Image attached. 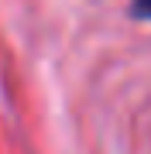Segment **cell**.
<instances>
[{
    "label": "cell",
    "instance_id": "6da1fadb",
    "mask_svg": "<svg viewBox=\"0 0 151 154\" xmlns=\"http://www.w3.org/2000/svg\"><path fill=\"white\" fill-rule=\"evenodd\" d=\"M131 11H134V17H151V0H134Z\"/></svg>",
    "mask_w": 151,
    "mask_h": 154
}]
</instances>
